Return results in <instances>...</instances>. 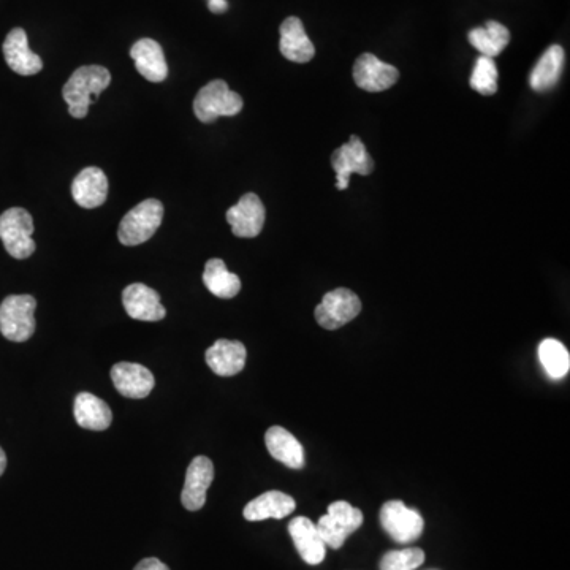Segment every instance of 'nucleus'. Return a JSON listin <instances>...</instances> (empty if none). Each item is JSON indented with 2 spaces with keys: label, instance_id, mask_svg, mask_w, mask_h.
I'll return each instance as SVG.
<instances>
[{
  "label": "nucleus",
  "instance_id": "f257e3e1",
  "mask_svg": "<svg viewBox=\"0 0 570 570\" xmlns=\"http://www.w3.org/2000/svg\"><path fill=\"white\" fill-rule=\"evenodd\" d=\"M110 83V72L102 65H84L75 70L62 89L65 103L69 105V113L73 118H86L91 103L99 100L100 94Z\"/></svg>",
  "mask_w": 570,
  "mask_h": 570
},
{
  "label": "nucleus",
  "instance_id": "f03ea898",
  "mask_svg": "<svg viewBox=\"0 0 570 570\" xmlns=\"http://www.w3.org/2000/svg\"><path fill=\"white\" fill-rule=\"evenodd\" d=\"M164 213V205L156 198H148L145 202L138 203L122 217L118 230L119 241L124 246H138L151 240L162 224Z\"/></svg>",
  "mask_w": 570,
  "mask_h": 570
},
{
  "label": "nucleus",
  "instance_id": "7ed1b4c3",
  "mask_svg": "<svg viewBox=\"0 0 570 570\" xmlns=\"http://www.w3.org/2000/svg\"><path fill=\"white\" fill-rule=\"evenodd\" d=\"M35 308L32 295H10L0 304V333L12 342H24L35 333Z\"/></svg>",
  "mask_w": 570,
  "mask_h": 570
},
{
  "label": "nucleus",
  "instance_id": "20e7f679",
  "mask_svg": "<svg viewBox=\"0 0 570 570\" xmlns=\"http://www.w3.org/2000/svg\"><path fill=\"white\" fill-rule=\"evenodd\" d=\"M241 110V95L230 91L228 84L222 80H214L203 86L194 100L195 116L203 124H211L222 116H236Z\"/></svg>",
  "mask_w": 570,
  "mask_h": 570
},
{
  "label": "nucleus",
  "instance_id": "39448f33",
  "mask_svg": "<svg viewBox=\"0 0 570 570\" xmlns=\"http://www.w3.org/2000/svg\"><path fill=\"white\" fill-rule=\"evenodd\" d=\"M34 219L23 208L7 209L0 214V240L13 259H29L35 252Z\"/></svg>",
  "mask_w": 570,
  "mask_h": 570
},
{
  "label": "nucleus",
  "instance_id": "423d86ee",
  "mask_svg": "<svg viewBox=\"0 0 570 570\" xmlns=\"http://www.w3.org/2000/svg\"><path fill=\"white\" fill-rule=\"evenodd\" d=\"M380 523L388 536L398 544H412L422 536L425 521L417 510L409 509L403 501H388L380 510Z\"/></svg>",
  "mask_w": 570,
  "mask_h": 570
},
{
  "label": "nucleus",
  "instance_id": "0eeeda50",
  "mask_svg": "<svg viewBox=\"0 0 570 570\" xmlns=\"http://www.w3.org/2000/svg\"><path fill=\"white\" fill-rule=\"evenodd\" d=\"M361 312L360 298L349 289H336L323 297L316 308V320L325 330H338Z\"/></svg>",
  "mask_w": 570,
  "mask_h": 570
},
{
  "label": "nucleus",
  "instance_id": "6e6552de",
  "mask_svg": "<svg viewBox=\"0 0 570 570\" xmlns=\"http://www.w3.org/2000/svg\"><path fill=\"white\" fill-rule=\"evenodd\" d=\"M331 167L336 171V187L339 190H346L349 187L350 176L354 173L368 176L374 170V160L366 151L363 141L354 135L346 145L333 152Z\"/></svg>",
  "mask_w": 570,
  "mask_h": 570
},
{
  "label": "nucleus",
  "instance_id": "1a4fd4ad",
  "mask_svg": "<svg viewBox=\"0 0 570 570\" xmlns=\"http://www.w3.org/2000/svg\"><path fill=\"white\" fill-rule=\"evenodd\" d=\"M354 80L358 88L368 92H382L392 88L399 80L393 65L380 61L374 54H361L354 65Z\"/></svg>",
  "mask_w": 570,
  "mask_h": 570
},
{
  "label": "nucleus",
  "instance_id": "9d476101",
  "mask_svg": "<svg viewBox=\"0 0 570 570\" xmlns=\"http://www.w3.org/2000/svg\"><path fill=\"white\" fill-rule=\"evenodd\" d=\"M265 206L255 194H246L227 211V222L238 238H255L265 225Z\"/></svg>",
  "mask_w": 570,
  "mask_h": 570
},
{
  "label": "nucleus",
  "instance_id": "9b49d317",
  "mask_svg": "<svg viewBox=\"0 0 570 570\" xmlns=\"http://www.w3.org/2000/svg\"><path fill=\"white\" fill-rule=\"evenodd\" d=\"M214 480L213 461L206 456H197L189 464L186 472V483H184L181 502L190 512H197L202 509L206 502V493Z\"/></svg>",
  "mask_w": 570,
  "mask_h": 570
},
{
  "label": "nucleus",
  "instance_id": "f8f14e48",
  "mask_svg": "<svg viewBox=\"0 0 570 570\" xmlns=\"http://www.w3.org/2000/svg\"><path fill=\"white\" fill-rule=\"evenodd\" d=\"M122 304L132 319L143 322H159L165 319L167 311L160 303L159 293L145 284H130L122 292Z\"/></svg>",
  "mask_w": 570,
  "mask_h": 570
},
{
  "label": "nucleus",
  "instance_id": "ddd939ff",
  "mask_svg": "<svg viewBox=\"0 0 570 570\" xmlns=\"http://www.w3.org/2000/svg\"><path fill=\"white\" fill-rule=\"evenodd\" d=\"M111 380L118 393L130 399L146 398L156 387V379L148 368L127 361L111 368Z\"/></svg>",
  "mask_w": 570,
  "mask_h": 570
},
{
  "label": "nucleus",
  "instance_id": "4468645a",
  "mask_svg": "<svg viewBox=\"0 0 570 570\" xmlns=\"http://www.w3.org/2000/svg\"><path fill=\"white\" fill-rule=\"evenodd\" d=\"M2 50H4L8 67L18 75L32 76L42 72V57L32 53L29 42H27V34L21 27H16L7 35Z\"/></svg>",
  "mask_w": 570,
  "mask_h": 570
},
{
  "label": "nucleus",
  "instance_id": "2eb2a0df",
  "mask_svg": "<svg viewBox=\"0 0 570 570\" xmlns=\"http://www.w3.org/2000/svg\"><path fill=\"white\" fill-rule=\"evenodd\" d=\"M205 358L214 374L232 377L243 371L246 365L247 350L243 342L219 339L206 350Z\"/></svg>",
  "mask_w": 570,
  "mask_h": 570
},
{
  "label": "nucleus",
  "instance_id": "dca6fc26",
  "mask_svg": "<svg viewBox=\"0 0 570 570\" xmlns=\"http://www.w3.org/2000/svg\"><path fill=\"white\" fill-rule=\"evenodd\" d=\"M130 57L135 61L138 73L151 83L167 80L168 65L162 46L152 38H141L130 50Z\"/></svg>",
  "mask_w": 570,
  "mask_h": 570
},
{
  "label": "nucleus",
  "instance_id": "f3484780",
  "mask_svg": "<svg viewBox=\"0 0 570 570\" xmlns=\"http://www.w3.org/2000/svg\"><path fill=\"white\" fill-rule=\"evenodd\" d=\"M108 195V179L100 168L88 167L78 173L72 183V197L81 208H99Z\"/></svg>",
  "mask_w": 570,
  "mask_h": 570
},
{
  "label": "nucleus",
  "instance_id": "a211bd4d",
  "mask_svg": "<svg viewBox=\"0 0 570 570\" xmlns=\"http://www.w3.org/2000/svg\"><path fill=\"white\" fill-rule=\"evenodd\" d=\"M289 532L304 563L311 566L322 563L327 555V545L320 537L316 523L306 517H297L290 521Z\"/></svg>",
  "mask_w": 570,
  "mask_h": 570
},
{
  "label": "nucleus",
  "instance_id": "6ab92c4d",
  "mask_svg": "<svg viewBox=\"0 0 570 570\" xmlns=\"http://www.w3.org/2000/svg\"><path fill=\"white\" fill-rule=\"evenodd\" d=\"M279 50H281V54L285 59L297 62V64H306L316 54V48H314L308 34L304 31L300 18L290 16L281 24Z\"/></svg>",
  "mask_w": 570,
  "mask_h": 570
},
{
  "label": "nucleus",
  "instance_id": "aec40b11",
  "mask_svg": "<svg viewBox=\"0 0 570 570\" xmlns=\"http://www.w3.org/2000/svg\"><path fill=\"white\" fill-rule=\"evenodd\" d=\"M295 507L297 502L290 498L289 494L282 491H266L244 507L243 515L247 521H263L270 518L282 520L289 517Z\"/></svg>",
  "mask_w": 570,
  "mask_h": 570
},
{
  "label": "nucleus",
  "instance_id": "412c9836",
  "mask_svg": "<svg viewBox=\"0 0 570 570\" xmlns=\"http://www.w3.org/2000/svg\"><path fill=\"white\" fill-rule=\"evenodd\" d=\"M75 420L81 428L91 431H105L113 422V412L103 399L92 393H78L73 406Z\"/></svg>",
  "mask_w": 570,
  "mask_h": 570
},
{
  "label": "nucleus",
  "instance_id": "4be33fe9",
  "mask_svg": "<svg viewBox=\"0 0 570 570\" xmlns=\"http://www.w3.org/2000/svg\"><path fill=\"white\" fill-rule=\"evenodd\" d=\"M265 444L274 460L281 461L290 469L303 468V445L298 442L297 437L282 426H271L270 430L266 431Z\"/></svg>",
  "mask_w": 570,
  "mask_h": 570
},
{
  "label": "nucleus",
  "instance_id": "5701e85b",
  "mask_svg": "<svg viewBox=\"0 0 570 570\" xmlns=\"http://www.w3.org/2000/svg\"><path fill=\"white\" fill-rule=\"evenodd\" d=\"M564 50L559 45H553L540 57L536 67L529 76V84L536 92L550 91L555 88L559 76L563 73Z\"/></svg>",
  "mask_w": 570,
  "mask_h": 570
},
{
  "label": "nucleus",
  "instance_id": "b1692460",
  "mask_svg": "<svg viewBox=\"0 0 570 570\" xmlns=\"http://www.w3.org/2000/svg\"><path fill=\"white\" fill-rule=\"evenodd\" d=\"M203 282L214 297L224 300L235 298L241 290L240 278L235 273H230L224 260L221 259H211L206 262Z\"/></svg>",
  "mask_w": 570,
  "mask_h": 570
},
{
  "label": "nucleus",
  "instance_id": "393cba45",
  "mask_svg": "<svg viewBox=\"0 0 570 570\" xmlns=\"http://www.w3.org/2000/svg\"><path fill=\"white\" fill-rule=\"evenodd\" d=\"M509 42V29L496 21H488L485 26L475 27L469 32V43L474 46L475 50L482 53V56L491 57V59L506 50Z\"/></svg>",
  "mask_w": 570,
  "mask_h": 570
},
{
  "label": "nucleus",
  "instance_id": "a878e982",
  "mask_svg": "<svg viewBox=\"0 0 570 570\" xmlns=\"http://www.w3.org/2000/svg\"><path fill=\"white\" fill-rule=\"evenodd\" d=\"M537 354H539L540 365L544 366L545 373L551 379H563L569 373V350L558 339H544L540 342Z\"/></svg>",
  "mask_w": 570,
  "mask_h": 570
},
{
  "label": "nucleus",
  "instance_id": "bb28decb",
  "mask_svg": "<svg viewBox=\"0 0 570 570\" xmlns=\"http://www.w3.org/2000/svg\"><path fill=\"white\" fill-rule=\"evenodd\" d=\"M471 88L482 95H493L498 91V67L491 57L480 56L475 62Z\"/></svg>",
  "mask_w": 570,
  "mask_h": 570
},
{
  "label": "nucleus",
  "instance_id": "cd10ccee",
  "mask_svg": "<svg viewBox=\"0 0 570 570\" xmlns=\"http://www.w3.org/2000/svg\"><path fill=\"white\" fill-rule=\"evenodd\" d=\"M327 515L331 520L335 521V525L341 531L346 532L347 536L354 534L363 525V513H361V510L355 509L346 501H336L330 504Z\"/></svg>",
  "mask_w": 570,
  "mask_h": 570
},
{
  "label": "nucleus",
  "instance_id": "c85d7f7f",
  "mask_svg": "<svg viewBox=\"0 0 570 570\" xmlns=\"http://www.w3.org/2000/svg\"><path fill=\"white\" fill-rule=\"evenodd\" d=\"M425 561V553L420 548L388 551L380 561V570H415Z\"/></svg>",
  "mask_w": 570,
  "mask_h": 570
},
{
  "label": "nucleus",
  "instance_id": "c756f323",
  "mask_svg": "<svg viewBox=\"0 0 570 570\" xmlns=\"http://www.w3.org/2000/svg\"><path fill=\"white\" fill-rule=\"evenodd\" d=\"M133 570H170L167 564L162 563L157 558H146L137 564V567Z\"/></svg>",
  "mask_w": 570,
  "mask_h": 570
},
{
  "label": "nucleus",
  "instance_id": "7c9ffc66",
  "mask_svg": "<svg viewBox=\"0 0 570 570\" xmlns=\"http://www.w3.org/2000/svg\"><path fill=\"white\" fill-rule=\"evenodd\" d=\"M208 8L211 12L216 13H225L228 10V2L227 0H208Z\"/></svg>",
  "mask_w": 570,
  "mask_h": 570
},
{
  "label": "nucleus",
  "instance_id": "2f4dec72",
  "mask_svg": "<svg viewBox=\"0 0 570 570\" xmlns=\"http://www.w3.org/2000/svg\"><path fill=\"white\" fill-rule=\"evenodd\" d=\"M5 468H7V455H5L4 449L0 447V475L4 474Z\"/></svg>",
  "mask_w": 570,
  "mask_h": 570
}]
</instances>
